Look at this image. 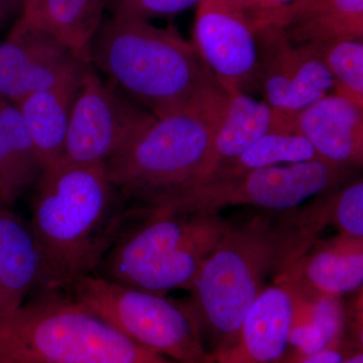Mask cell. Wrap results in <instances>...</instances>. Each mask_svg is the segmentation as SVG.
<instances>
[{
  "label": "cell",
  "instance_id": "6da1fadb",
  "mask_svg": "<svg viewBox=\"0 0 363 363\" xmlns=\"http://www.w3.org/2000/svg\"><path fill=\"white\" fill-rule=\"evenodd\" d=\"M28 222L42 262L38 291L68 294L96 274L128 217L104 164H58L38 180Z\"/></svg>",
  "mask_w": 363,
  "mask_h": 363
},
{
  "label": "cell",
  "instance_id": "7a4b0ae2",
  "mask_svg": "<svg viewBox=\"0 0 363 363\" xmlns=\"http://www.w3.org/2000/svg\"><path fill=\"white\" fill-rule=\"evenodd\" d=\"M90 65L157 118L226 94L194 45L176 28L102 21L87 51Z\"/></svg>",
  "mask_w": 363,
  "mask_h": 363
},
{
  "label": "cell",
  "instance_id": "3957f363",
  "mask_svg": "<svg viewBox=\"0 0 363 363\" xmlns=\"http://www.w3.org/2000/svg\"><path fill=\"white\" fill-rule=\"evenodd\" d=\"M231 224L220 213L131 207L95 276L161 295L190 291L202 262Z\"/></svg>",
  "mask_w": 363,
  "mask_h": 363
},
{
  "label": "cell",
  "instance_id": "277c9868",
  "mask_svg": "<svg viewBox=\"0 0 363 363\" xmlns=\"http://www.w3.org/2000/svg\"><path fill=\"white\" fill-rule=\"evenodd\" d=\"M276 212L233 220L202 262L191 286L189 306L202 335L214 344L212 355L230 345L269 274L285 269L284 240Z\"/></svg>",
  "mask_w": 363,
  "mask_h": 363
},
{
  "label": "cell",
  "instance_id": "5b68a950",
  "mask_svg": "<svg viewBox=\"0 0 363 363\" xmlns=\"http://www.w3.org/2000/svg\"><path fill=\"white\" fill-rule=\"evenodd\" d=\"M0 360L179 363L133 342L68 294L48 290L0 318Z\"/></svg>",
  "mask_w": 363,
  "mask_h": 363
},
{
  "label": "cell",
  "instance_id": "8992f818",
  "mask_svg": "<svg viewBox=\"0 0 363 363\" xmlns=\"http://www.w3.org/2000/svg\"><path fill=\"white\" fill-rule=\"evenodd\" d=\"M228 94L155 119L105 162L128 203L145 206L190 185L209 154Z\"/></svg>",
  "mask_w": 363,
  "mask_h": 363
},
{
  "label": "cell",
  "instance_id": "52a82bcc",
  "mask_svg": "<svg viewBox=\"0 0 363 363\" xmlns=\"http://www.w3.org/2000/svg\"><path fill=\"white\" fill-rule=\"evenodd\" d=\"M68 295L133 342L161 357L179 363L214 359L186 303L95 274L78 281Z\"/></svg>",
  "mask_w": 363,
  "mask_h": 363
},
{
  "label": "cell",
  "instance_id": "ba28073f",
  "mask_svg": "<svg viewBox=\"0 0 363 363\" xmlns=\"http://www.w3.org/2000/svg\"><path fill=\"white\" fill-rule=\"evenodd\" d=\"M357 171L320 160L279 164L233 178L203 182L143 207L179 214L220 213L233 206L286 211L340 187L357 177Z\"/></svg>",
  "mask_w": 363,
  "mask_h": 363
},
{
  "label": "cell",
  "instance_id": "9c48e42d",
  "mask_svg": "<svg viewBox=\"0 0 363 363\" xmlns=\"http://www.w3.org/2000/svg\"><path fill=\"white\" fill-rule=\"evenodd\" d=\"M156 118L111 82H104L92 67L74 100L59 162L104 164Z\"/></svg>",
  "mask_w": 363,
  "mask_h": 363
},
{
  "label": "cell",
  "instance_id": "30bf717a",
  "mask_svg": "<svg viewBox=\"0 0 363 363\" xmlns=\"http://www.w3.org/2000/svg\"><path fill=\"white\" fill-rule=\"evenodd\" d=\"M192 44L224 89L259 92L257 39L241 0H201Z\"/></svg>",
  "mask_w": 363,
  "mask_h": 363
},
{
  "label": "cell",
  "instance_id": "8fae6325",
  "mask_svg": "<svg viewBox=\"0 0 363 363\" xmlns=\"http://www.w3.org/2000/svg\"><path fill=\"white\" fill-rule=\"evenodd\" d=\"M91 68L50 33L16 23L0 43V96L16 104L30 93L81 83Z\"/></svg>",
  "mask_w": 363,
  "mask_h": 363
},
{
  "label": "cell",
  "instance_id": "7c38bea8",
  "mask_svg": "<svg viewBox=\"0 0 363 363\" xmlns=\"http://www.w3.org/2000/svg\"><path fill=\"white\" fill-rule=\"evenodd\" d=\"M274 284L306 298H342L363 285V238L317 240L300 259L274 277Z\"/></svg>",
  "mask_w": 363,
  "mask_h": 363
},
{
  "label": "cell",
  "instance_id": "4fadbf2b",
  "mask_svg": "<svg viewBox=\"0 0 363 363\" xmlns=\"http://www.w3.org/2000/svg\"><path fill=\"white\" fill-rule=\"evenodd\" d=\"M294 130L309 142L320 161L362 168L363 107L328 94L296 114Z\"/></svg>",
  "mask_w": 363,
  "mask_h": 363
},
{
  "label": "cell",
  "instance_id": "5bb4252c",
  "mask_svg": "<svg viewBox=\"0 0 363 363\" xmlns=\"http://www.w3.org/2000/svg\"><path fill=\"white\" fill-rule=\"evenodd\" d=\"M293 309L286 288L264 286L233 343L213 354L215 363H278L288 350Z\"/></svg>",
  "mask_w": 363,
  "mask_h": 363
},
{
  "label": "cell",
  "instance_id": "9a60e30c",
  "mask_svg": "<svg viewBox=\"0 0 363 363\" xmlns=\"http://www.w3.org/2000/svg\"><path fill=\"white\" fill-rule=\"evenodd\" d=\"M225 91L228 94L225 112L215 131L209 154L194 180L184 189L202 183L219 167L240 156L262 136L295 133L294 117L274 111L264 100L259 101L242 91Z\"/></svg>",
  "mask_w": 363,
  "mask_h": 363
},
{
  "label": "cell",
  "instance_id": "2e32d148",
  "mask_svg": "<svg viewBox=\"0 0 363 363\" xmlns=\"http://www.w3.org/2000/svg\"><path fill=\"white\" fill-rule=\"evenodd\" d=\"M277 28L294 45L363 40V0H294L252 23Z\"/></svg>",
  "mask_w": 363,
  "mask_h": 363
},
{
  "label": "cell",
  "instance_id": "e0dca14e",
  "mask_svg": "<svg viewBox=\"0 0 363 363\" xmlns=\"http://www.w3.org/2000/svg\"><path fill=\"white\" fill-rule=\"evenodd\" d=\"M42 262L28 222L0 210V318L16 311L39 290Z\"/></svg>",
  "mask_w": 363,
  "mask_h": 363
},
{
  "label": "cell",
  "instance_id": "ac0fdd59",
  "mask_svg": "<svg viewBox=\"0 0 363 363\" xmlns=\"http://www.w3.org/2000/svg\"><path fill=\"white\" fill-rule=\"evenodd\" d=\"M108 4L109 0H23L16 23L50 33L89 63L88 47Z\"/></svg>",
  "mask_w": 363,
  "mask_h": 363
},
{
  "label": "cell",
  "instance_id": "d6986e66",
  "mask_svg": "<svg viewBox=\"0 0 363 363\" xmlns=\"http://www.w3.org/2000/svg\"><path fill=\"white\" fill-rule=\"evenodd\" d=\"M44 172L35 143L16 105L0 96V200L13 209Z\"/></svg>",
  "mask_w": 363,
  "mask_h": 363
},
{
  "label": "cell",
  "instance_id": "ffe728a7",
  "mask_svg": "<svg viewBox=\"0 0 363 363\" xmlns=\"http://www.w3.org/2000/svg\"><path fill=\"white\" fill-rule=\"evenodd\" d=\"M30 93L16 104L45 169L61 160L65 147L72 106L80 85Z\"/></svg>",
  "mask_w": 363,
  "mask_h": 363
},
{
  "label": "cell",
  "instance_id": "44dd1931",
  "mask_svg": "<svg viewBox=\"0 0 363 363\" xmlns=\"http://www.w3.org/2000/svg\"><path fill=\"white\" fill-rule=\"evenodd\" d=\"M291 296L294 305L292 325L288 350L283 357L301 359L310 357L344 337L345 308L342 298Z\"/></svg>",
  "mask_w": 363,
  "mask_h": 363
},
{
  "label": "cell",
  "instance_id": "7402d4cb",
  "mask_svg": "<svg viewBox=\"0 0 363 363\" xmlns=\"http://www.w3.org/2000/svg\"><path fill=\"white\" fill-rule=\"evenodd\" d=\"M255 33L259 93L274 111L286 114L295 77L296 45L272 26H257Z\"/></svg>",
  "mask_w": 363,
  "mask_h": 363
},
{
  "label": "cell",
  "instance_id": "603a6c76",
  "mask_svg": "<svg viewBox=\"0 0 363 363\" xmlns=\"http://www.w3.org/2000/svg\"><path fill=\"white\" fill-rule=\"evenodd\" d=\"M313 160L318 157L304 136L296 133H269L250 145L240 156L222 164L203 182L233 178L253 169Z\"/></svg>",
  "mask_w": 363,
  "mask_h": 363
},
{
  "label": "cell",
  "instance_id": "cb8c5ba5",
  "mask_svg": "<svg viewBox=\"0 0 363 363\" xmlns=\"http://www.w3.org/2000/svg\"><path fill=\"white\" fill-rule=\"evenodd\" d=\"M308 45L331 74L334 93L363 107V40H337Z\"/></svg>",
  "mask_w": 363,
  "mask_h": 363
},
{
  "label": "cell",
  "instance_id": "d4e9b609",
  "mask_svg": "<svg viewBox=\"0 0 363 363\" xmlns=\"http://www.w3.org/2000/svg\"><path fill=\"white\" fill-rule=\"evenodd\" d=\"M295 45V78L286 109V114L292 117L334 90L331 74L311 45Z\"/></svg>",
  "mask_w": 363,
  "mask_h": 363
},
{
  "label": "cell",
  "instance_id": "484cf974",
  "mask_svg": "<svg viewBox=\"0 0 363 363\" xmlns=\"http://www.w3.org/2000/svg\"><path fill=\"white\" fill-rule=\"evenodd\" d=\"M330 224L340 235L363 238V180L355 177L327 193Z\"/></svg>",
  "mask_w": 363,
  "mask_h": 363
},
{
  "label": "cell",
  "instance_id": "4316f807",
  "mask_svg": "<svg viewBox=\"0 0 363 363\" xmlns=\"http://www.w3.org/2000/svg\"><path fill=\"white\" fill-rule=\"evenodd\" d=\"M201 0H109L107 9L112 18L150 21L152 18L174 16Z\"/></svg>",
  "mask_w": 363,
  "mask_h": 363
},
{
  "label": "cell",
  "instance_id": "83f0119b",
  "mask_svg": "<svg viewBox=\"0 0 363 363\" xmlns=\"http://www.w3.org/2000/svg\"><path fill=\"white\" fill-rule=\"evenodd\" d=\"M354 350H360V348L355 347L348 339L342 337L325 350L310 357L301 358V359L283 357L278 363H340L348 353Z\"/></svg>",
  "mask_w": 363,
  "mask_h": 363
},
{
  "label": "cell",
  "instance_id": "f1b7e54d",
  "mask_svg": "<svg viewBox=\"0 0 363 363\" xmlns=\"http://www.w3.org/2000/svg\"><path fill=\"white\" fill-rule=\"evenodd\" d=\"M294 0H241L252 25L267 13L291 4Z\"/></svg>",
  "mask_w": 363,
  "mask_h": 363
},
{
  "label": "cell",
  "instance_id": "f546056e",
  "mask_svg": "<svg viewBox=\"0 0 363 363\" xmlns=\"http://www.w3.org/2000/svg\"><path fill=\"white\" fill-rule=\"evenodd\" d=\"M23 0H0V28L6 26L14 16H21Z\"/></svg>",
  "mask_w": 363,
  "mask_h": 363
},
{
  "label": "cell",
  "instance_id": "4dcf8cb0",
  "mask_svg": "<svg viewBox=\"0 0 363 363\" xmlns=\"http://www.w3.org/2000/svg\"><path fill=\"white\" fill-rule=\"evenodd\" d=\"M340 363H363V348L351 351Z\"/></svg>",
  "mask_w": 363,
  "mask_h": 363
},
{
  "label": "cell",
  "instance_id": "1f68e13d",
  "mask_svg": "<svg viewBox=\"0 0 363 363\" xmlns=\"http://www.w3.org/2000/svg\"><path fill=\"white\" fill-rule=\"evenodd\" d=\"M0 363H40V362H28V360H0Z\"/></svg>",
  "mask_w": 363,
  "mask_h": 363
},
{
  "label": "cell",
  "instance_id": "d6a6232c",
  "mask_svg": "<svg viewBox=\"0 0 363 363\" xmlns=\"http://www.w3.org/2000/svg\"><path fill=\"white\" fill-rule=\"evenodd\" d=\"M4 208L6 207H4V205L2 204L1 200H0V210L4 209Z\"/></svg>",
  "mask_w": 363,
  "mask_h": 363
},
{
  "label": "cell",
  "instance_id": "836d02e7",
  "mask_svg": "<svg viewBox=\"0 0 363 363\" xmlns=\"http://www.w3.org/2000/svg\"><path fill=\"white\" fill-rule=\"evenodd\" d=\"M204 363H215V359L211 360V362H204Z\"/></svg>",
  "mask_w": 363,
  "mask_h": 363
}]
</instances>
